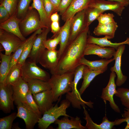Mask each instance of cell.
<instances>
[{
	"label": "cell",
	"mask_w": 129,
	"mask_h": 129,
	"mask_svg": "<svg viewBox=\"0 0 129 129\" xmlns=\"http://www.w3.org/2000/svg\"><path fill=\"white\" fill-rule=\"evenodd\" d=\"M85 66L83 64H81L75 69L74 79L71 84V91L67 92L66 95V99L70 101L72 107L78 109L81 108V106H84L87 103V102L82 99L77 89V86L79 82L83 78V70Z\"/></svg>",
	"instance_id": "5"
},
{
	"label": "cell",
	"mask_w": 129,
	"mask_h": 129,
	"mask_svg": "<svg viewBox=\"0 0 129 129\" xmlns=\"http://www.w3.org/2000/svg\"><path fill=\"white\" fill-rule=\"evenodd\" d=\"M32 61H26L22 67V77L36 79L48 81L49 74L38 67Z\"/></svg>",
	"instance_id": "7"
},
{
	"label": "cell",
	"mask_w": 129,
	"mask_h": 129,
	"mask_svg": "<svg viewBox=\"0 0 129 129\" xmlns=\"http://www.w3.org/2000/svg\"><path fill=\"white\" fill-rule=\"evenodd\" d=\"M12 86L0 83V109L6 113L14 109Z\"/></svg>",
	"instance_id": "9"
},
{
	"label": "cell",
	"mask_w": 129,
	"mask_h": 129,
	"mask_svg": "<svg viewBox=\"0 0 129 129\" xmlns=\"http://www.w3.org/2000/svg\"><path fill=\"white\" fill-rule=\"evenodd\" d=\"M22 78L27 83L29 90L32 95L51 89L48 81L36 79Z\"/></svg>",
	"instance_id": "26"
},
{
	"label": "cell",
	"mask_w": 129,
	"mask_h": 129,
	"mask_svg": "<svg viewBox=\"0 0 129 129\" xmlns=\"http://www.w3.org/2000/svg\"><path fill=\"white\" fill-rule=\"evenodd\" d=\"M116 77V73L111 72L108 83L106 86L103 88L101 97L105 104L106 101H108L111 107L114 111L120 113V109L115 102L113 98V96L116 91V89L117 85L115 82Z\"/></svg>",
	"instance_id": "11"
},
{
	"label": "cell",
	"mask_w": 129,
	"mask_h": 129,
	"mask_svg": "<svg viewBox=\"0 0 129 129\" xmlns=\"http://www.w3.org/2000/svg\"><path fill=\"white\" fill-rule=\"evenodd\" d=\"M42 29H39L34 32L30 37L23 42L16 50L13 53L12 55L10 62V69L13 66L17 64L23 51L31 40L37 34L40 33L42 32L43 30Z\"/></svg>",
	"instance_id": "30"
},
{
	"label": "cell",
	"mask_w": 129,
	"mask_h": 129,
	"mask_svg": "<svg viewBox=\"0 0 129 129\" xmlns=\"http://www.w3.org/2000/svg\"><path fill=\"white\" fill-rule=\"evenodd\" d=\"M11 16L7 10L1 5H0V23H1L6 21Z\"/></svg>",
	"instance_id": "44"
},
{
	"label": "cell",
	"mask_w": 129,
	"mask_h": 129,
	"mask_svg": "<svg viewBox=\"0 0 129 129\" xmlns=\"http://www.w3.org/2000/svg\"><path fill=\"white\" fill-rule=\"evenodd\" d=\"M50 19L52 22H59V16L58 12H56L52 14L50 16Z\"/></svg>",
	"instance_id": "47"
},
{
	"label": "cell",
	"mask_w": 129,
	"mask_h": 129,
	"mask_svg": "<svg viewBox=\"0 0 129 129\" xmlns=\"http://www.w3.org/2000/svg\"><path fill=\"white\" fill-rule=\"evenodd\" d=\"M36 36L32 38L26 46L18 61L17 64L22 66L25 63L31 52Z\"/></svg>",
	"instance_id": "37"
},
{
	"label": "cell",
	"mask_w": 129,
	"mask_h": 129,
	"mask_svg": "<svg viewBox=\"0 0 129 129\" xmlns=\"http://www.w3.org/2000/svg\"><path fill=\"white\" fill-rule=\"evenodd\" d=\"M31 6L35 9L39 16L42 28H50L52 22L48 17L46 13L43 3V0H32Z\"/></svg>",
	"instance_id": "28"
},
{
	"label": "cell",
	"mask_w": 129,
	"mask_h": 129,
	"mask_svg": "<svg viewBox=\"0 0 129 129\" xmlns=\"http://www.w3.org/2000/svg\"><path fill=\"white\" fill-rule=\"evenodd\" d=\"M32 0H19L16 10L17 17L22 19L25 16Z\"/></svg>",
	"instance_id": "35"
},
{
	"label": "cell",
	"mask_w": 129,
	"mask_h": 129,
	"mask_svg": "<svg viewBox=\"0 0 129 129\" xmlns=\"http://www.w3.org/2000/svg\"><path fill=\"white\" fill-rule=\"evenodd\" d=\"M84 113L85 116L84 119L86 121L85 126L88 129H111L115 125H119L124 122V118L118 119L114 121H109L106 115L103 118L102 121L100 124H97L94 122L90 117L85 107Z\"/></svg>",
	"instance_id": "13"
},
{
	"label": "cell",
	"mask_w": 129,
	"mask_h": 129,
	"mask_svg": "<svg viewBox=\"0 0 129 129\" xmlns=\"http://www.w3.org/2000/svg\"></svg>",
	"instance_id": "53"
},
{
	"label": "cell",
	"mask_w": 129,
	"mask_h": 129,
	"mask_svg": "<svg viewBox=\"0 0 129 129\" xmlns=\"http://www.w3.org/2000/svg\"><path fill=\"white\" fill-rule=\"evenodd\" d=\"M69 117L64 116L60 119H57L54 122L58 125L57 129H86V127L81 124V121L80 117L76 116L74 118L71 117L69 119Z\"/></svg>",
	"instance_id": "22"
},
{
	"label": "cell",
	"mask_w": 129,
	"mask_h": 129,
	"mask_svg": "<svg viewBox=\"0 0 129 129\" xmlns=\"http://www.w3.org/2000/svg\"><path fill=\"white\" fill-rule=\"evenodd\" d=\"M25 102L33 111L37 113L42 114L33 98V95L30 90L26 95Z\"/></svg>",
	"instance_id": "39"
},
{
	"label": "cell",
	"mask_w": 129,
	"mask_h": 129,
	"mask_svg": "<svg viewBox=\"0 0 129 129\" xmlns=\"http://www.w3.org/2000/svg\"><path fill=\"white\" fill-rule=\"evenodd\" d=\"M17 113L13 112L9 115L0 118V129H11Z\"/></svg>",
	"instance_id": "36"
},
{
	"label": "cell",
	"mask_w": 129,
	"mask_h": 129,
	"mask_svg": "<svg viewBox=\"0 0 129 129\" xmlns=\"http://www.w3.org/2000/svg\"><path fill=\"white\" fill-rule=\"evenodd\" d=\"M50 28H43L42 32L36 36L31 52L28 57L31 61L36 64L39 63V58L46 48L44 43L50 30Z\"/></svg>",
	"instance_id": "10"
},
{
	"label": "cell",
	"mask_w": 129,
	"mask_h": 129,
	"mask_svg": "<svg viewBox=\"0 0 129 129\" xmlns=\"http://www.w3.org/2000/svg\"><path fill=\"white\" fill-rule=\"evenodd\" d=\"M12 87L15 104L16 105L20 102H25L26 96L29 90L27 83L22 77Z\"/></svg>",
	"instance_id": "21"
},
{
	"label": "cell",
	"mask_w": 129,
	"mask_h": 129,
	"mask_svg": "<svg viewBox=\"0 0 129 129\" xmlns=\"http://www.w3.org/2000/svg\"><path fill=\"white\" fill-rule=\"evenodd\" d=\"M70 102L66 99L63 100L59 106L58 103L45 112L38 122V128L40 129H46L51 124L60 116L70 117L66 114V110L70 106Z\"/></svg>",
	"instance_id": "3"
},
{
	"label": "cell",
	"mask_w": 129,
	"mask_h": 129,
	"mask_svg": "<svg viewBox=\"0 0 129 129\" xmlns=\"http://www.w3.org/2000/svg\"><path fill=\"white\" fill-rule=\"evenodd\" d=\"M74 73V72L52 75L48 81L51 87V90L54 102L58 100L62 95L71 91V86Z\"/></svg>",
	"instance_id": "2"
},
{
	"label": "cell",
	"mask_w": 129,
	"mask_h": 129,
	"mask_svg": "<svg viewBox=\"0 0 129 129\" xmlns=\"http://www.w3.org/2000/svg\"><path fill=\"white\" fill-rule=\"evenodd\" d=\"M122 116L124 118V122L127 123V125L124 129H129V109L125 108Z\"/></svg>",
	"instance_id": "46"
},
{
	"label": "cell",
	"mask_w": 129,
	"mask_h": 129,
	"mask_svg": "<svg viewBox=\"0 0 129 129\" xmlns=\"http://www.w3.org/2000/svg\"><path fill=\"white\" fill-rule=\"evenodd\" d=\"M24 41L16 35L0 29V43L5 50V54L11 55L17 49Z\"/></svg>",
	"instance_id": "8"
},
{
	"label": "cell",
	"mask_w": 129,
	"mask_h": 129,
	"mask_svg": "<svg viewBox=\"0 0 129 129\" xmlns=\"http://www.w3.org/2000/svg\"><path fill=\"white\" fill-rule=\"evenodd\" d=\"M21 20L17 17L16 11L8 19L0 24V29L16 35L24 41L26 39L22 35L19 27V24Z\"/></svg>",
	"instance_id": "19"
},
{
	"label": "cell",
	"mask_w": 129,
	"mask_h": 129,
	"mask_svg": "<svg viewBox=\"0 0 129 129\" xmlns=\"http://www.w3.org/2000/svg\"><path fill=\"white\" fill-rule=\"evenodd\" d=\"M115 95L119 97L121 104L125 108L129 109V89L120 88L117 90Z\"/></svg>",
	"instance_id": "34"
},
{
	"label": "cell",
	"mask_w": 129,
	"mask_h": 129,
	"mask_svg": "<svg viewBox=\"0 0 129 129\" xmlns=\"http://www.w3.org/2000/svg\"><path fill=\"white\" fill-rule=\"evenodd\" d=\"M118 27V25L115 22L105 24H98L95 28L93 33L97 36L103 35L107 37L108 39H111L114 38Z\"/></svg>",
	"instance_id": "27"
},
{
	"label": "cell",
	"mask_w": 129,
	"mask_h": 129,
	"mask_svg": "<svg viewBox=\"0 0 129 129\" xmlns=\"http://www.w3.org/2000/svg\"><path fill=\"white\" fill-rule=\"evenodd\" d=\"M3 0H0V2H1Z\"/></svg>",
	"instance_id": "51"
},
{
	"label": "cell",
	"mask_w": 129,
	"mask_h": 129,
	"mask_svg": "<svg viewBox=\"0 0 129 129\" xmlns=\"http://www.w3.org/2000/svg\"><path fill=\"white\" fill-rule=\"evenodd\" d=\"M12 129H21L19 126L18 122H17L13 124L12 125Z\"/></svg>",
	"instance_id": "50"
},
{
	"label": "cell",
	"mask_w": 129,
	"mask_h": 129,
	"mask_svg": "<svg viewBox=\"0 0 129 129\" xmlns=\"http://www.w3.org/2000/svg\"><path fill=\"white\" fill-rule=\"evenodd\" d=\"M18 0H3L0 2L9 13L10 16L16 11Z\"/></svg>",
	"instance_id": "38"
},
{
	"label": "cell",
	"mask_w": 129,
	"mask_h": 129,
	"mask_svg": "<svg viewBox=\"0 0 129 129\" xmlns=\"http://www.w3.org/2000/svg\"><path fill=\"white\" fill-rule=\"evenodd\" d=\"M114 15L112 13H102L100 15L97 20L98 24H105L115 22L114 19Z\"/></svg>",
	"instance_id": "41"
},
{
	"label": "cell",
	"mask_w": 129,
	"mask_h": 129,
	"mask_svg": "<svg viewBox=\"0 0 129 129\" xmlns=\"http://www.w3.org/2000/svg\"><path fill=\"white\" fill-rule=\"evenodd\" d=\"M108 68L101 70H93L90 69L85 65L83 75V81L79 91L81 95L82 94L89 86L90 83L97 75L105 71Z\"/></svg>",
	"instance_id": "24"
},
{
	"label": "cell",
	"mask_w": 129,
	"mask_h": 129,
	"mask_svg": "<svg viewBox=\"0 0 129 129\" xmlns=\"http://www.w3.org/2000/svg\"><path fill=\"white\" fill-rule=\"evenodd\" d=\"M59 60L58 50L46 49L40 56L39 63L53 75L55 74Z\"/></svg>",
	"instance_id": "12"
},
{
	"label": "cell",
	"mask_w": 129,
	"mask_h": 129,
	"mask_svg": "<svg viewBox=\"0 0 129 129\" xmlns=\"http://www.w3.org/2000/svg\"><path fill=\"white\" fill-rule=\"evenodd\" d=\"M19 27L24 37L39 29L42 28L37 11L31 6L29 7L25 15L21 19Z\"/></svg>",
	"instance_id": "4"
},
{
	"label": "cell",
	"mask_w": 129,
	"mask_h": 129,
	"mask_svg": "<svg viewBox=\"0 0 129 129\" xmlns=\"http://www.w3.org/2000/svg\"><path fill=\"white\" fill-rule=\"evenodd\" d=\"M16 106L17 117L23 120L26 129H33L36 124L42 117V114L33 111L25 102H20Z\"/></svg>",
	"instance_id": "6"
},
{
	"label": "cell",
	"mask_w": 129,
	"mask_h": 129,
	"mask_svg": "<svg viewBox=\"0 0 129 129\" xmlns=\"http://www.w3.org/2000/svg\"><path fill=\"white\" fill-rule=\"evenodd\" d=\"M60 41V37L59 33L53 38L47 39L44 43L46 49L49 50H56L57 46L59 44Z\"/></svg>",
	"instance_id": "40"
},
{
	"label": "cell",
	"mask_w": 129,
	"mask_h": 129,
	"mask_svg": "<svg viewBox=\"0 0 129 129\" xmlns=\"http://www.w3.org/2000/svg\"><path fill=\"white\" fill-rule=\"evenodd\" d=\"M125 47V44H124L118 47L113 56L115 60L114 65L110 69L111 71L115 72L117 75V78L115 83L117 86H119L124 84L127 79V76L123 74L121 69V57Z\"/></svg>",
	"instance_id": "17"
},
{
	"label": "cell",
	"mask_w": 129,
	"mask_h": 129,
	"mask_svg": "<svg viewBox=\"0 0 129 129\" xmlns=\"http://www.w3.org/2000/svg\"><path fill=\"white\" fill-rule=\"evenodd\" d=\"M116 50L110 47H102L93 43H87L86 46L84 55H95L102 58L110 59L113 57Z\"/></svg>",
	"instance_id": "15"
},
{
	"label": "cell",
	"mask_w": 129,
	"mask_h": 129,
	"mask_svg": "<svg viewBox=\"0 0 129 129\" xmlns=\"http://www.w3.org/2000/svg\"><path fill=\"white\" fill-rule=\"evenodd\" d=\"M104 12L94 7H88L85 9V17L86 27H89L94 21L97 19L100 15Z\"/></svg>",
	"instance_id": "33"
},
{
	"label": "cell",
	"mask_w": 129,
	"mask_h": 129,
	"mask_svg": "<svg viewBox=\"0 0 129 129\" xmlns=\"http://www.w3.org/2000/svg\"><path fill=\"white\" fill-rule=\"evenodd\" d=\"M89 27L82 32L73 41L69 43L59 59L55 74H61L74 72L84 56Z\"/></svg>",
	"instance_id": "1"
},
{
	"label": "cell",
	"mask_w": 129,
	"mask_h": 129,
	"mask_svg": "<svg viewBox=\"0 0 129 129\" xmlns=\"http://www.w3.org/2000/svg\"><path fill=\"white\" fill-rule=\"evenodd\" d=\"M85 10L79 12L72 18L70 26L69 43L74 40L80 34L88 27H86V22Z\"/></svg>",
	"instance_id": "16"
},
{
	"label": "cell",
	"mask_w": 129,
	"mask_h": 129,
	"mask_svg": "<svg viewBox=\"0 0 129 129\" xmlns=\"http://www.w3.org/2000/svg\"><path fill=\"white\" fill-rule=\"evenodd\" d=\"M0 83H5L10 70V63L12 55H6L0 52Z\"/></svg>",
	"instance_id": "31"
},
{
	"label": "cell",
	"mask_w": 129,
	"mask_h": 129,
	"mask_svg": "<svg viewBox=\"0 0 129 129\" xmlns=\"http://www.w3.org/2000/svg\"><path fill=\"white\" fill-rule=\"evenodd\" d=\"M72 20V18L65 21L63 25L61 27L59 33L60 37L59 48L58 50L59 59L69 43L70 34V26Z\"/></svg>",
	"instance_id": "23"
},
{
	"label": "cell",
	"mask_w": 129,
	"mask_h": 129,
	"mask_svg": "<svg viewBox=\"0 0 129 129\" xmlns=\"http://www.w3.org/2000/svg\"><path fill=\"white\" fill-rule=\"evenodd\" d=\"M22 66L17 64L10 69L5 83L13 86L22 77Z\"/></svg>",
	"instance_id": "32"
},
{
	"label": "cell",
	"mask_w": 129,
	"mask_h": 129,
	"mask_svg": "<svg viewBox=\"0 0 129 129\" xmlns=\"http://www.w3.org/2000/svg\"><path fill=\"white\" fill-rule=\"evenodd\" d=\"M43 3L46 15L50 20V16L55 12L56 9L49 0H43Z\"/></svg>",
	"instance_id": "42"
},
{
	"label": "cell",
	"mask_w": 129,
	"mask_h": 129,
	"mask_svg": "<svg viewBox=\"0 0 129 129\" xmlns=\"http://www.w3.org/2000/svg\"><path fill=\"white\" fill-rule=\"evenodd\" d=\"M114 1L120 3L125 6V7L129 5V0H108Z\"/></svg>",
	"instance_id": "48"
},
{
	"label": "cell",
	"mask_w": 129,
	"mask_h": 129,
	"mask_svg": "<svg viewBox=\"0 0 129 129\" xmlns=\"http://www.w3.org/2000/svg\"><path fill=\"white\" fill-rule=\"evenodd\" d=\"M32 95L42 114L54 106L51 90Z\"/></svg>",
	"instance_id": "18"
},
{
	"label": "cell",
	"mask_w": 129,
	"mask_h": 129,
	"mask_svg": "<svg viewBox=\"0 0 129 129\" xmlns=\"http://www.w3.org/2000/svg\"><path fill=\"white\" fill-rule=\"evenodd\" d=\"M114 60L113 58L110 59L90 61L86 59L84 56L80 60V64H84L92 70H98L108 68V64Z\"/></svg>",
	"instance_id": "29"
},
{
	"label": "cell",
	"mask_w": 129,
	"mask_h": 129,
	"mask_svg": "<svg viewBox=\"0 0 129 129\" xmlns=\"http://www.w3.org/2000/svg\"><path fill=\"white\" fill-rule=\"evenodd\" d=\"M73 0H61L59 5L56 9L55 12H59L62 16L68 8Z\"/></svg>",
	"instance_id": "43"
},
{
	"label": "cell",
	"mask_w": 129,
	"mask_h": 129,
	"mask_svg": "<svg viewBox=\"0 0 129 129\" xmlns=\"http://www.w3.org/2000/svg\"><path fill=\"white\" fill-rule=\"evenodd\" d=\"M50 28L51 32L53 34L52 37L54 38L58 34L60 29L59 22H52Z\"/></svg>",
	"instance_id": "45"
},
{
	"label": "cell",
	"mask_w": 129,
	"mask_h": 129,
	"mask_svg": "<svg viewBox=\"0 0 129 129\" xmlns=\"http://www.w3.org/2000/svg\"><path fill=\"white\" fill-rule=\"evenodd\" d=\"M129 46V43L127 44Z\"/></svg>",
	"instance_id": "52"
},
{
	"label": "cell",
	"mask_w": 129,
	"mask_h": 129,
	"mask_svg": "<svg viewBox=\"0 0 129 129\" xmlns=\"http://www.w3.org/2000/svg\"><path fill=\"white\" fill-rule=\"evenodd\" d=\"M88 7L97 8L104 11L110 10L121 16L125 6L118 2L105 0H92Z\"/></svg>",
	"instance_id": "14"
},
{
	"label": "cell",
	"mask_w": 129,
	"mask_h": 129,
	"mask_svg": "<svg viewBox=\"0 0 129 129\" xmlns=\"http://www.w3.org/2000/svg\"><path fill=\"white\" fill-rule=\"evenodd\" d=\"M92 0H73L70 5L61 16L64 22L73 18L77 13L88 7Z\"/></svg>",
	"instance_id": "20"
},
{
	"label": "cell",
	"mask_w": 129,
	"mask_h": 129,
	"mask_svg": "<svg viewBox=\"0 0 129 129\" xmlns=\"http://www.w3.org/2000/svg\"><path fill=\"white\" fill-rule=\"evenodd\" d=\"M49 0L56 9L59 5L61 0Z\"/></svg>",
	"instance_id": "49"
},
{
	"label": "cell",
	"mask_w": 129,
	"mask_h": 129,
	"mask_svg": "<svg viewBox=\"0 0 129 129\" xmlns=\"http://www.w3.org/2000/svg\"><path fill=\"white\" fill-rule=\"evenodd\" d=\"M108 37L105 36L102 38H98L92 36H88L87 43L98 45L102 47H110L114 48L117 50L118 47L122 44L129 43V37L127 38L125 41L119 43H113L108 40Z\"/></svg>",
	"instance_id": "25"
}]
</instances>
